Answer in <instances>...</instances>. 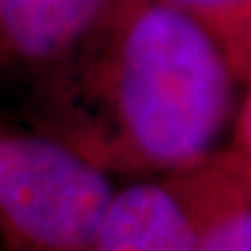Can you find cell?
Here are the masks:
<instances>
[{
	"label": "cell",
	"mask_w": 251,
	"mask_h": 251,
	"mask_svg": "<svg viewBox=\"0 0 251 251\" xmlns=\"http://www.w3.org/2000/svg\"><path fill=\"white\" fill-rule=\"evenodd\" d=\"M230 147L241 155V159L251 170V82H247V92L239 107L237 124H234V138Z\"/></svg>",
	"instance_id": "cell-7"
},
{
	"label": "cell",
	"mask_w": 251,
	"mask_h": 251,
	"mask_svg": "<svg viewBox=\"0 0 251 251\" xmlns=\"http://www.w3.org/2000/svg\"><path fill=\"white\" fill-rule=\"evenodd\" d=\"M109 0H0V77L29 86L52 72Z\"/></svg>",
	"instance_id": "cell-4"
},
{
	"label": "cell",
	"mask_w": 251,
	"mask_h": 251,
	"mask_svg": "<svg viewBox=\"0 0 251 251\" xmlns=\"http://www.w3.org/2000/svg\"><path fill=\"white\" fill-rule=\"evenodd\" d=\"M199 21L228 57L251 23V0H163Z\"/></svg>",
	"instance_id": "cell-5"
},
{
	"label": "cell",
	"mask_w": 251,
	"mask_h": 251,
	"mask_svg": "<svg viewBox=\"0 0 251 251\" xmlns=\"http://www.w3.org/2000/svg\"><path fill=\"white\" fill-rule=\"evenodd\" d=\"M237 80L222 44L186 13L109 0L80 44L23 92V117L105 174L161 176L218 151Z\"/></svg>",
	"instance_id": "cell-1"
},
{
	"label": "cell",
	"mask_w": 251,
	"mask_h": 251,
	"mask_svg": "<svg viewBox=\"0 0 251 251\" xmlns=\"http://www.w3.org/2000/svg\"><path fill=\"white\" fill-rule=\"evenodd\" d=\"M251 201V170L232 147L115 191L88 251H195L218 220Z\"/></svg>",
	"instance_id": "cell-3"
},
{
	"label": "cell",
	"mask_w": 251,
	"mask_h": 251,
	"mask_svg": "<svg viewBox=\"0 0 251 251\" xmlns=\"http://www.w3.org/2000/svg\"><path fill=\"white\" fill-rule=\"evenodd\" d=\"M113 193L109 174L59 140L0 124L6 251H88Z\"/></svg>",
	"instance_id": "cell-2"
},
{
	"label": "cell",
	"mask_w": 251,
	"mask_h": 251,
	"mask_svg": "<svg viewBox=\"0 0 251 251\" xmlns=\"http://www.w3.org/2000/svg\"><path fill=\"white\" fill-rule=\"evenodd\" d=\"M195 251H251V201L218 220Z\"/></svg>",
	"instance_id": "cell-6"
},
{
	"label": "cell",
	"mask_w": 251,
	"mask_h": 251,
	"mask_svg": "<svg viewBox=\"0 0 251 251\" xmlns=\"http://www.w3.org/2000/svg\"><path fill=\"white\" fill-rule=\"evenodd\" d=\"M228 61L234 69V74L239 75V80L251 82V23L243 38L237 42V46L228 52Z\"/></svg>",
	"instance_id": "cell-8"
}]
</instances>
